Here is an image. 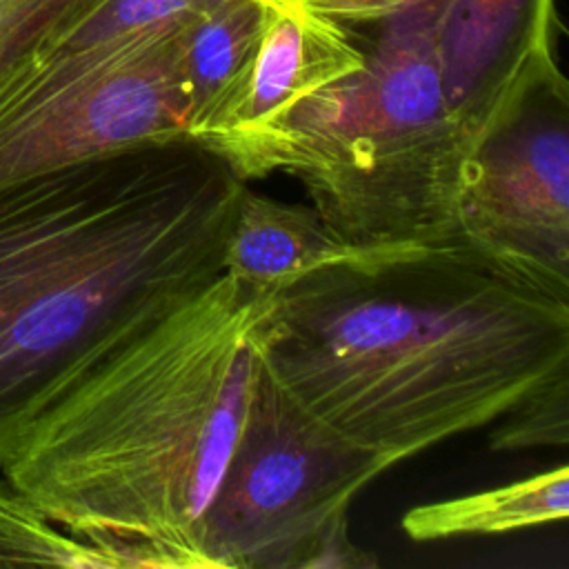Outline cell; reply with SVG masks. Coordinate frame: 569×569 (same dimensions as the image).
I'll list each match as a JSON object with an SVG mask.
<instances>
[{"label": "cell", "instance_id": "4fadbf2b", "mask_svg": "<svg viewBox=\"0 0 569 569\" xmlns=\"http://www.w3.org/2000/svg\"><path fill=\"white\" fill-rule=\"evenodd\" d=\"M120 569L116 556L44 518L0 478V567Z\"/></svg>", "mask_w": 569, "mask_h": 569}, {"label": "cell", "instance_id": "3957f363", "mask_svg": "<svg viewBox=\"0 0 569 569\" xmlns=\"http://www.w3.org/2000/svg\"><path fill=\"white\" fill-rule=\"evenodd\" d=\"M244 184L176 138L0 187V469L116 327L222 271Z\"/></svg>", "mask_w": 569, "mask_h": 569}, {"label": "cell", "instance_id": "277c9868", "mask_svg": "<svg viewBox=\"0 0 569 569\" xmlns=\"http://www.w3.org/2000/svg\"><path fill=\"white\" fill-rule=\"evenodd\" d=\"M440 4L360 27L362 67L302 100L240 180L293 176L309 204L365 249L458 244V191L473 149L445 98Z\"/></svg>", "mask_w": 569, "mask_h": 569}, {"label": "cell", "instance_id": "52a82bcc", "mask_svg": "<svg viewBox=\"0 0 569 569\" xmlns=\"http://www.w3.org/2000/svg\"><path fill=\"white\" fill-rule=\"evenodd\" d=\"M462 244L569 300V84L547 64L467 160Z\"/></svg>", "mask_w": 569, "mask_h": 569}, {"label": "cell", "instance_id": "8fae6325", "mask_svg": "<svg viewBox=\"0 0 569 569\" xmlns=\"http://www.w3.org/2000/svg\"><path fill=\"white\" fill-rule=\"evenodd\" d=\"M267 18L269 0H220L180 27L187 138H196L240 89Z\"/></svg>", "mask_w": 569, "mask_h": 569}, {"label": "cell", "instance_id": "9a60e30c", "mask_svg": "<svg viewBox=\"0 0 569 569\" xmlns=\"http://www.w3.org/2000/svg\"><path fill=\"white\" fill-rule=\"evenodd\" d=\"M489 427V445L496 451L565 447L569 440V380L533 393Z\"/></svg>", "mask_w": 569, "mask_h": 569}, {"label": "cell", "instance_id": "7a4b0ae2", "mask_svg": "<svg viewBox=\"0 0 569 569\" xmlns=\"http://www.w3.org/2000/svg\"><path fill=\"white\" fill-rule=\"evenodd\" d=\"M264 367L387 469L569 380V300L467 244L400 247L276 291Z\"/></svg>", "mask_w": 569, "mask_h": 569}, {"label": "cell", "instance_id": "9c48e42d", "mask_svg": "<svg viewBox=\"0 0 569 569\" xmlns=\"http://www.w3.org/2000/svg\"><path fill=\"white\" fill-rule=\"evenodd\" d=\"M553 0H442L438 60L449 111L471 149L556 58Z\"/></svg>", "mask_w": 569, "mask_h": 569}, {"label": "cell", "instance_id": "5bb4252c", "mask_svg": "<svg viewBox=\"0 0 569 569\" xmlns=\"http://www.w3.org/2000/svg\"><path fill=\"white\" fill-rule=\"evenodd\" d=\"M107 0H0V80Z\"/></svg>", "mask_w": 569, "mask_h": 569}, {"label": "cell", "instance_id": "7c38bea8", "mask_svg": "<svg viewBox=\"0 0 569 569\" xmlns=\"http://www.w3.org/2000/svg\"><path fill=\"white\" fill-rule=\"evenodd\" d=\"M567 513L569 469L560 465L502 487L411 507L400 527L413 542H433L520 531L560 522Z\"/></svg>", "mask_w": 569, "mask_h": 569}, {"label": "cell", "instance_id": "2e32d148", "mask_svg": "<svg viewBox=\"0 0 569 569\" xmlns=\"http://www.w3.org/2000/svg\"><path fill=\"white\" fill-rule=\"evenodd\" d=\"M309 7L336 18L338 22L360 29L376 24L398 11L425 0H305Z\"/></svg>", "mask_w": 569, "mask_h": 569}, {"label": "cell", "instance_id": "5b68a950", "mask_svg": "<svg viewBox=\"0 0 569 569\" xmlns=\"http://www.w3.org/2000/svg\"><path fill=\"white\" fill-rule=\"evenodd\" d=\"M385 471L293 402L262 360L204 518L209 569L376 567V556L351 542L347 513Z\"/></svg>", "mask_w": 569, "mask_h": 569}, {"label": "cell", "instance_id": "8992f818", "mask_svg": "<svg viewBox=\"0 0 569 569\" xmlns=\"http://www.w3.org/2000/svg\"><path fill=\"white\" fill-rule=\"evenodd\" d=\"M182 24L111 53L27 60L4 76L0 187L91 158L187 138Z\"/></svg>", "mask_w": 569, "mask_h": 569}, {"label": "cell", "instance_id": "6da1fadb", "mask_svg": "<svg viewBox=\"0 0 569 569\" xmlns=\"http://www.w3.org/2000/svg\"><path fill=\"white\" fill-rule=\"evenodd\" d=\"M273 296L220 271L136 311L76 369L2 478L120 569H209L204 518L253 393Z\"/></svg>", "mask_w": 569, "mask_h": 569}, {"label": "cell", "instance_id": "ba28073f", "mask_svg": "<svg viewBox=\"0 0 569 569\" xmlns=\"http://www.w3.org/2000/svg\"><path fill=\"white\" fill-rule=\"evenodd\" d=\"M362 62L358 29L305 0H269L267 27L247 78L191 140L220 156L238 176L249 156L302 100L353 73Z\"/></svg>", "mask_w": 569, "mask_h": 569}, {"label": "cell", "instance_id": "30bf717a", "mask_svg": "<svg viewBox=\"0 0 569 569\" xmlns=\"http://www.w3.org/2000/svg\"><path fill=\"white\" fill-rule=\"evenodd\" d=\"M385 251L391 249L349 242L313 204L282 202L244 184L227 231L222 271L276 293L316 271L360 264Z\"/></svg>", "mask_w": 569, "mask_h": 569}]
</instances>
